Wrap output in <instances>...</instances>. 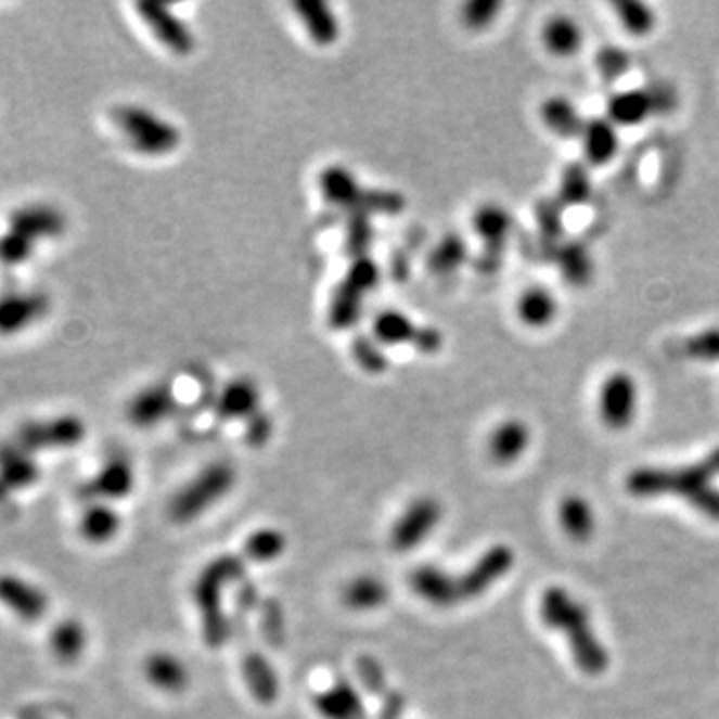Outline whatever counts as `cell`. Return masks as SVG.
I'll use <instances>...</instances> for the list:
<instances>
[{"label": "cell", "mask_w": 719, "mask_h": 719, "mask_svg": "<svg viewBox=\"0 0 719 719\" xmlns=\"http://www.w3.org/2000/svg\"><path fill=\"white\" fill-rule=\"evenodd\" d=\"M543 49L557 59H569L581 51L583 30L568 14H555L542 28Z\"/></svg>", "instance_id": "4316f807"}, {"label": "cell", "mask_w": 719, "mask_h": 719, "mask_svg": "<svg viewBox=\"0 0 719 719\" xmlns=\"http://www.w3.org/2000/svg\"><path fill=\"white\" fill-rule=\"evenodd\" d=\"M314 707L322 719H368L364 697L346 680H338L316 695Z\"/></svg>", "instance_id": "d6986e66"}, {"label": "cell", "mask_w": 719, "mask_h": 719, "mask_svg": "<svg viewBox=\"0 0 719 719\" xmlns=\"http://www.w3.org/2000/svg\"><path fill=\"white\" fill-rule=\"evenodd\" d=\"M502 11L500 2H490V0H482V2H470L462 9V21L467 28H486L492 25L493 18Z\"/></svg>", "instance_id": "f6af8a7d"}, {"label": "cell", "mask_w": 719, "mask_h": 719, "mask_svg": "<svg viewBox=\"0 0 719 719\" xmlns=\"http://www.w3.org/2000/svg\"><path fill=\"white\" fill-rule=\"evenodd\" d=\"M557 210L560 208H555V206H545L543 210L540 208L538 220H540V227H542L543 232L552 234V232L562 230V218H557Z\"/></svg>", "instance_id": "7dc6e473"}, {"label": "cell", "mask_w": 719, "mask_h": 719, "mask_svg": "<svg viewBox=\"0 0 719 719\" xmlns=\"http://www.w3.org/2000/svg\"><path fill=\"white\" fill-rule=\"evenodd\" d=\"M52 656L63 664H75L89 647V631L78 619H63L56 624L49 640Z\"/></svg>", "instance_id": "4dcf8cb0"}, {"label": "cell", "mask_w": 719, "mask_h": 719, "mask_svg": "<svg viewBox=\"0 0 719 719\" xmlns=\"http://www.w3.org/2000/svg\"><path fill=\"white\" fill-rule=\"evenodd\" d=\"M614 11L618 16L619 25L624 26V30L631 37H647L656 28V13L645 2H618V4H614Z\"/></svg>", "instance_id": "74e56055"}, {"label": "cell", "mask_w": 719, "mask_h": 719, "mask_svg": "<svg viewBox=\"0 0 719 719\" xmlns=\"http://www.w3.org/2000/svg\"><path fill=\"white\" fill-rule=\"evenodd\" d=\"M516 312L524 326L543 330L554 324L560 314V303L548 286H530L519 294Z\"/></svg>", "instance_id": "7402d4cb"}, {"label": "cell", "mask_w": 719, "mask_h": 719, "mask_svg": "<svg viewBox=\"0 0 719 719\" xmlns=\"http://www.w3.org/2000/svg\"><path fill=\"white\" fill-rule=\"evenodd\" d=\"M242 676H244V682L248 685L251 694L258 702L270 704L277 699L278 692H280V680H278L277 669L266 657L260 654L246 656L242 664Z\"/></svg>", "instance_id": "1f68e13d"}, {"label": "cell", "mask_w": 719, "mask_h": 719, "mask_svg": "<svg viewBox=\"0 0 719 719\" xmlns=\"http://www.w3.org/2000/svg\"><path fill=\"white\" fill-rule=\"evenodd\" d=\"M144 678L163 694H182L190 683V669L172 652H154L144 662Z\"/></svg>", "instance_id": "ffe728a7"}, {"label": "cell", "mask_w": 719, "mask_h": 719, "mask_svg": "<svg viewBox=\"0 0 719 719\" xmlns=\"http://www.w3.org/2000/svg\"><path fill=\"white\" fill-rule=\"evenodd\" d=\"M560 524L572 540L583 542L593 534L595 517H593L592 508L583 498L568 496L560 505Z\"/></svg>", "instance_id": "d590c367"}, {"label": "cell", "mask_w": 719, "mask_h": 719, "mask_svg": "<svg viewBox=\"0 0 719 719\" xmlns=\"http://www.w3.org/2000/svg\"><path fill=\"white\" fill-rule=\"evenodd\" d=\"M657 101L645 90H626L607 102V118L616 127H635L656 111Z\"/></svg>", "instance_id": "83f0119b"}, {"label": "cell", "mask_w": 719, "mask_h": 719, "mask_svg": "<svg viewBox=\"0 0 719 719\" xmlns=\"http://www.w3.org/2000/svg\"><path fill=\"white\" fill-rule=\"evenodd\" d=\"M137 474L127 458L114 455L85 484L82 493L92 502H116L134 490Z\"/></svg>", "instance_id": "2e32d148"}, {"label": "cell", "mask_w": 719, "mask_h": 719, "mask_svg": "<svg viewBox=\"0 0 719 719\" xmlns=\"http://www.w3.org/2000/svg\"><path fill=\"white\" fill-rule=\"evenodd\" d=\"M514 568V552L508 545H493L484 552L464 574H458L460 602L476 600L488 592L498 581Z\"/></svg>", "instance_id": "30bf717a"}, {"label": "cell", "mask_w": 719, "mask_h": 719, "mask_svg": "<svg viewBox=\"0 0 719 719\" xmlns=\"http://www.w3.org/2000/svg\"><path fill=\"white\" fill-rule=\"evenodd\" d=\"M37 251V244L23 234L7 228L0 234V265L7 268H18L26 265Z\"/></svg>", "instance_id": "f35d334b"}, {"label": "cell", "mask_w": 719, "mask_h": 719, "mask_svg": "<svg viewBox=\"0 0 719 719\" xmlns=\"http://www.w3.org/2000/svg\"><path fill=\"white\" fill-rule=\"evenodd\" d=\"M258 400H260V394L253 382H246V380L232 382L220 396L218 412L222 414V418H254L258 414Z\"/></svg>", "instance_id": "e575fe53"}, {"label": "cell", "mask_w": 719, "mask_h": 719, "mask_svg": "<svg viewBox=\"0 0 719 719\" xmlns=\"http://www.w3.org/2000/svg\"><path fill=\"white\" fill-rule=\"evenodd\" d=\"M444 517L440 500L434 496H420L394 519L390 528V545L396 552H414L438 530Z\"/></svg>", "instance_id": "52a82bcc"}, {"label": "cell", "mask_w": 719, "mask_h": 719, "mask_svg": "<svg viewBox=\"0 0 719 719\" xmlns=\"http://www.w3.org/2000/svg\"><path fill=\"white\" fill-rule=\"evenodd\" d=\"M600 418L607 428L626 429L638 410V384L628 372L609 374L598 396Z\"/></svg>", "instance_id": "9c48e42d"}, {"label": "cell", "mask_w": 719, "mask_h": 719, "mask_svg": "<svg viewBox=\"0 0 719 719\" xmlns=\"http://www.w3.org/2000/svg\"><path fill=\"white\" fill-rule=\"evenodd\" d=\"M716 476H719V448L694 466L638 467L628 476L626 488L635 498L680 493L702 516L719 522V490L711 486Z\"/></svg>", "instance_id": "6da1fadb"}, {"label": "cell", "mask_w": 719, "mask_h": 719, "mask_svg": "<svg viewBox=\"0 0 719 719\" xmlns=\"http://www.w3.org/2000/svg\"><path fill=\"white\" fill-rule=\"evenodd\" d=\"M286 536L277 528L254 531L244 543V555L256 564H270L286 552Z\"/></svg>", "instance_id": "8d00e7d4"}, {"label": "cell", "mask_w": 719, "mask_h": 719, "mask_svg": "<svg viewBox=\"0 0 719 719\" xmlns=\"http://www.w3.org/2000/svg\"><path fill=\"white\" fill-rule=\"evenodd\" d=\"M370 240H372V228H370V222L367 224V222L360 218V222L354 224V227L350 228V232H348V248H350L352 253H362V251H367Z\"/></svg>", "instance_id": "bcb514c9"}, {"label": "cell", "mask_w": 719, "mask_h": 719, "mask_svg": "<svg viewBox=\"0 0 719 719\" xmlns=\"http://www.w3.org/2000/svg\"><path fill=\"white\" fill-rule=\"evenodd\" d=\"M85 438H87L85 420L75 414H61V416L28 420L18 426L13 440L37 455L38 452L70 450Z\"/></svg>", "instance_id": "8992f818"}, {"label": "cell", "mask_w": 719, "mask_h": 719, "mask_svg": "<svg viewBox=\"0 0 719 719\" xmlns=\"http://www.w3.org/2000/svg\"><path fill=\"white\" fill-rule=\"evenodd\" d=\"M140 18L151 28L152 35L158 38L166 49L175 52L178 56H187L194 51V35L190 33L189 26L178 18L168 7L144 2L139 4Z\"/></svg>", "instance_id": "e0dca14e"}, {"label": "cell", "mask_w": 719, "mask_h": 719, "mask_svg": "<svg viewBox=\"0 0 719 719\" xmlns=\"http://www.w3.org/2000/svg\"><path fill=\"white\" fill-rule=\"evenodd\" d=\"M342 600L354 612H376L388 604L390 586L374 574H362L346 583Z\"/></svg>", "instance_id": "484cf974"}, {"label": "cell", "mask_w": 719, "mask_h": 719, "mask_svg": "<svg viewBox=\"0 0 719 719\" xmlns=\"http://www.w3.org/2000/svg\"><path fill=\"white\" fill-rule=\"evenodd\" d=\"M51 310V296L42 291L14 288L0 294V336L33 329Z\"/></svg>", "instance_id": "ba28073f"}, {"label": "cell", "mask_w": 719, "mask_h": 719, "mask_svg": "<svg viewBox=\"0 0 719 719\" xmlns=\"http://www.w3.org/2000/svg\"><path fill=\"white\" fill-rule=\"evenodd\" d=\"M172 394L165 386H152L146 390L140 391L139 396L132 398V402L128 405V418L132 424H137L140 428L144 426H154L158 422H163L170 410H172Z\"/></svg>", "instance_id": "f546056e"}, {"label": "cell", "mask_w": 719, "mask_h": 719, "mask_svg": "<svg viewBox=\"0 0 719 719\" xmlns=\"http://www.w3.org/2000/svg\"><path fill=\"white\" fill-rule=\"evenodd\" d=\"M474 228L478 236L492 248V253L500 258V251L504 246L505 239L512 228V218L502 206H482L474 216Z\"/></svg>", "instance_id": "836d02e7"}, {"label": "cell", "mask_w": 719, "mask_h": 719, "mask_svg": "<svg viewBox=\"0 0 719 719\" xmlns=\"http://www.w3.org/2000/svg\"><path fill=\"white\" fill-rule=\"evenodd\" d=\"M242 557L220 555L204 566L192 586V598L203 619L204 642L210 647L227 644L230 624L222 607V598L228 588L242 578Z\"/></svg>", "instance_id": "3957f363"}, {"label": "cell", "mask_w": 719, "mask_h": 719, "mask_svg": "<svg viewBox=\"0 0 719 719\" xmlns=\"http://www.w3.org/2000/svg\"><path fill=\"white\" fill-rule=\"evenodd\" d=\"M38 478L40 467L37 455L14 440L0 446V504H4L13 493L35 486Z\"/></svg>", "instance_id": "4fadbf2b"}, {"label": "cell", "mask_w": 719, "mask_h": 719, "mask_svg": "<svg viewBox=\"0 0 719 719\" xmlns=\"http://www.w3.org/2000/svg\"><path fill=\"white\" fill-rule=\"evenodd\" d=\"M376 277H378V270L370 260L356 262L354 270H350V277L346 278V282L342 284L341 291L332 303L330 320L336 329H348L352 324L360 312L362 298L374 286Z\"/></svg>", "instance_id": "9a60e30c"}, {"label": "cell", "mask_w": 719, "mask_h": 719, "mask_svg": "<svg viewBox=\"0 0 719 719\" xmlns=\"http://www.w3.org/2000/svg\"><path fill=\"white\" fill-rule=\"evenodd\" d=\"M410 588L422 602L434 607H454L460 602L458 578L440 566H420L410 574Z\"/></svg>", "instance_id": "ac0fdd59"}, {"label": "cell", "mask_w": 719, "mask_h": 719, "mask_svg": "<svg viewBox=\"0 0 719 719\" xmlns=\"http://www.w3.org/2000/svg\"><path fill=\"white\" fill-rule=\"evenodd\" d=\"M0 606L23 621H38L51 607V598L38 583L18 574H0Z\"/></svg>", "instance_id": "7c38bea8"}, {"label": "cell", "mask_w": 719, "mask_h": 719, "mask_svg": "<svg viewBox=\"0 0 719 719\" xmlns=\"http://www.w3.org/2000/svg\"><path fill=\"white\" fill-rule=\"evenodd\" d=\"M530 446V428L522 420H505L493 429L488 440V452L493 462L508 466L516 462Z\"/></svg>", "instance_id": "d4e9b609"}, {"label": "cell", "mask_w": 719, "mask_h": 719, "mask_svg": "<svg viewBox=\"0 0 719 719\" xmlns=\"http://www.w3.org/2000/svg\"><path fill=\"white\" fill-rule=\"evenodd\" d=\"M466 244L455 236H450V239H444L442 244L438 246V251L434 254L432 258V266L434 270L438 272H444V270H454L455 266L462 265L464 258H466Z\"/></svg>", "instance_id": "7bdbcfd3"}, {"label": "cell", "mask_w": 719, "mask_h": 719, "mask_svg": "<svg viewBox=\"0 0 719 719\" xmlns=\"http://www.w3.org/2000/svg\"><path fill=\"white\" fill-rule=\"evenodd\" d=\"M581 140H583L586 161L590 165H607L618 154V127L609 118H593L590 123H586Z\"/></svg>", "instance_id": "cb8c5ba5"}, {"label": "cell", "mask_w": 719, "mask_h": 719, "mask_svg": "<svg viewBox=\"0 0 719 719\" xmlns=\"http://www.w3.org/2000/svg\"><path fill=\"white\" fill-rule=\"evenodd\" d=\"M9 228L23 234L35 244L44 240L61 239L66 232V216L52 204H23L9 216Z\"/></svg>", "instance_id": "5bb4252c"}, {"label": "cell", "mask_w": 719, "mask_h": 719, "mask_svg": "<svg viewBox=\"0 0 719 719\" xmlns=\"http://www.w3.org/2000/svg\"><path fill=\"white\" fill-rule=\"evenodd\" d=\"M113 118L128 146L140 154L161 156L175 151L180 144L178 128L146 108L125 104L114 111Z\"/></svg>", "instance_id": "5b68a950"}, {"label": "cell", "mask_w": 719, "mask_h": 719, "mask_svg": "<svg viewBox=\"0 0 719 719\" xmlns=\"http://www.w3.org/2000/svg\"><path fill=\"white\" fill-rule=\"evenodd\" d=\"M592 192L590 178L581 166H572L568 172L562 178V198L569 204H581L588 201Z\"/></svg>", "instance_id": "b9f144b4"}, {"label": "cell", "mask_w": 719, "mask_h": 719, "mask_svg": "<svg viewBox=\"0 0 719 719\" xmlns=\"http://www.w3.org/2000/svg\"><path fill=\"white\" fill-rule=\"evenodd\" d=\"M540 616L552 630L564 631L574 662L588 676H600L609 666L606 647L593 633L588 609L564 588H548L540 600Z\"/></svg>", "instance_id": "7a4b0ae2"}, {"label": "cell", "mask_w": 719, "mask_h": 719, "mask_svg": "<svg viewBox=\"0 0 719 719\" xmlns=\"http://www.w3.org/2000/svg\"><path fill=\"white\" fill-rule=\"evenodd\" d=\"M683 352L694 360L716 362L719 360V329H707L685 342Z\"/></svg>", "instance_id": "60d3db41"}, {"label": "cell", "mask_w": 719, "mask_h": 719, "mask_svg": "<svg viewBox=\"0 0 719 719\" xmlns=\"http://www.w3.org/2000/svg\"><path fill=\"white\" fill-rule=\"evenodd\" d=\"M598 70L606 80H616L618 76L626 75L630 68V56L618 47H604L598 52Z\"/></svg>", "instance_id": "ee69618b"}, {"label": "cell", "mask_w": 719, "mask_h": 719, "mask_svg": "<svg viewBox=\"0 0 719 719\" xmlns=\"http://www.w3.org/2000/svg\"><path fill=\"white\" fill-rule=\"evenodd\" d=\"M123 530V517L108 502H90L78 519L80 536L90 543L113 542Z\"/></svg>", "instance_id": "603a6c76"}, {"label": "cell", "mask_w": 719, "mask_h": 719, "mask_svg": "<svg viewBox=\"0 0 719 719\" xmlns=\"http://www.w3.org/2000/svg\"><path fill=\"white\" fill-rule=\"evenodd\" d=\"M560 265L564 270V277L568 278L572 284H586L592 278V256L581 244L566 246L560 256Z\"/></svg>", "instance_id": "ab89813d"}, {"label": "cell", "mask_w": 719, "mask_h": 719, "mask_svg": "<svg viewBox=\"0 0 719 719\" xmlns=\"http://www.w3.org/2000/svg\"><path fill=\"white\" fill-rule=\"evenodd\" d=\"M296 11L300 14L306 30L310 38L318 44H332L341 35L338 18L330 11L329 4L322 2H303L296 4Z\"/></svg>", "instance_id": "d6a6232c"}, {"label": "cell", "mask_w": 719, "mask_h": 719, "mask_svg": "<svg viewBox=\"0 0 719 719\" xmlns=\"http://www.w3.org/2000/svg\"><path fill=\"white\" fill-rule=\"evenodd\" d=\"M376 334L382 342L388 344H416L422 350H436L440 348L442 338L434 330L418 329L416 324L410 322V318L398 312L380 314L376 320Z\"/></svg>", "instance_id": "44dd1931"}, {"label": "cell", "mask_w": 719, "mask_h": 719, "mask_svg": "<svg viewBox=\"0 0 719 719\" xmlns=\"http://www.w3.org/2000/svg\"><path fill=\"white\" fill-rule=\"evenodd\" d=\"M236 467L230 462H213L190 478L168 502V516L177 524H190L208 514L236 486Z\"/></svg>", "instance_id": "277c9868"}, {"label": "cell", "mask_w": 719, "mask_h": 719, "mask_svg": "<svg viewBox=\"0 0 719 719\" xmlns=\"http://www.w3.org/2000/svg\"><path fill=\"white\" fill-rule=\"evenodd\" d=\"M540 118H542L545 128L550 132H554L555 137H560V139L581 137V132L586 128V120L581 118V114L574 106V102L566 99V97L545 99L542 106H540Z\"/></svg>", "instance_id": "f1b7e54d"}, {"label": "cell", "mask_w": 719, "mask_h": 719, "mask_svg": "<svg viewBox=\"0 0 719 719\" xmlns=\"http://www.w3.org/2000/svg\"><path fill=\"white\" fill-rule=\"evenodd\" d=\"M322 189H324V194L329 196L330 201L338 204H360L364 206V210H376V213H388V215H394V213H400L402 210V198L396 196V194H390V192H370L368 190H362L356 182L354 178L344 172L341 168H332L329 172H324L322 177Z\"/></svg>", "instance_id": "8fae6325"}]
</instances>
